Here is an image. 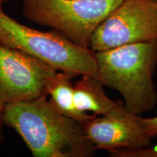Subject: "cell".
Listing matches in <instances>:
<instances>
[{"label":"cell","instance_id":"cell-9","mask_svg":"<svg viewBox=\"0 0 157 157\" xmlns=\"http://www.w3.org/2000/svg\"><path fill=\"white\" fill-rule=\"evenodd\" d=\"M71 78L63 72L57 71L48 79L45 91L63 114L82 124L93 115L82 113L76 109L74 103V84L71 82Z\"/></svg>","mask_w":157,"mask_h":157},{"label":"cell","instance_id":"cell-1","mask_svg":"<svg viewBox=\"0 0 157 157\" xmlns=\"http://www.w3.org/2000/svg\"><path fill=\"white\" fill-rule=\"evenodd\" d=\"M3 120L34 157H88L96 151L81 124L63 114L47 95L6 104Z\"/></svg>","mask_w":157,"mask_h":157},{"label":"cell","instance_id":"cell-4","mask_svg":"<svg viewBox=\"0 0 157 157\" xmlns=\"http://www.w3.org/2000/svg\"><path fill=\"white\" fill-rule=\"evenodd\" d=\"M124 0H23V15L90 48L96 29Z\"/></svg>","mask_w":157,"mask_h":157},{"label":"cell","instance_id":"cell-13","mask_svg":"<svg viewBox=\"0 0 157 157\" xmlns=\"http://www.w3.org/2000/svg\"><path fill=\"white\" fill-rule=\"evenodd\" d=\"M9 0H0V3H2L3 5V3L5 2H8Z\"/></svg>","mask_w":157,"mask_h":157},{"label":"cell","instance_id":"cell-7","mask_svg":"<svg viewBox=\"0 0 157 157\" xmlns=\"http://www.w3.org/2000/svg\"><path fill=\"white\" fill-rule=\"evenodd\" d=\"M81 124L96 150L134 151L151 145L140 116L130 112L121 101L105 114L93 115Z\"/></svg>","mask_w":157,"mask_h":157},{"label":"cell","instance_id":"cell-6","mask_svg":"<svg viewBox=\"0 0 157 157\" xmlns=\"http://www.w3.org/2000/svg\"><path fill=\"white\" fill-rule=\"evenodd\" d=\"M57 70L40 59L0 43V102L4 105L46 95Z\"/></svg>","mask_w":157,"mask_h":157},{"label":"cell","instance_id":"cell-8","mask_svg":"<svg viewBox=\"0 0 157 157\" xmlns=\"http://www.w3.org/2000/svg\"><path fill=\"white\" fill-rule=\"evenodd\" d=\"M103 82L97 76H82L74 84V103L78 111L95 116L105 114L117 104L108 97Z\"/></svg>","mask_w":157,"mask_h":157},{"label":"cell","instance_id":"cell-10","mask_svg":"<svg viewBox=\"0 0 157 157\" xmlns=\"http://www.w3.org/2000/svg\"><path fill=\"white\" fill-rule=\"evenodd\" d=\"M111 157H157V146H149L134 151L113 150L110 151Z\"/></svg>","mask_w":157,"mask_h":157},{"label":"cell","instance_id":"cell-11","mask_svg":"<svg viewBox=\"0 0 157 157\" xmlns=\"http://www.w3.org/2000/svg\"><path fill=\"white\" fill-rule=\"evenodd\" d=\"M140 122L143 128L150 137L157 135V116L151 118H143L140 117Z\"/></svg>","mask_w":157,"mask_h":157},{"label":"cell","instance_id":"cell-14","mask_svg":"<svg viewBox=\"0 0 157 157\" xmlns=\"http://www.w3.org/2000/svg\"><path fill=\"white\" fill-rule=\"evenodd\" d=\"M156 2H157V0H156Z\"/></svg>","mask_w":157,"mask_h":157},{"label":"cell","instance_id":"cell-5","mask_svg":"<svg viewBox=\"0 0 157 157\" xmlns=\"http://www.w3.org/2000/svg\"><path fill=\"white\" fill-rule=\"evenodd\" d=\"M157 40L156 0H124L94 33V52L123 45Z\"/></svg>","mask_w":157,"mask_h":157},{"label":"cell","instance_id":"cell-3","mask_svg":"<svg viewBox=\"0 0 157 157\" xmlns=\"http://www.w3.org/2000/svg\"><path fill=\"white\" fill-rule=\"evenodd\" d=\"M0 43L40 59L71 78L86 74L99 77L91 49L76 44L57 31H41L21 24L4 11L2 3Z\"/></svg>","mask_w":157,"mask_h":157},{"label":"cell","instance_id":"cell-2","mask_svg":"<svg viewBox=\"0 0 157 157\" xmlns=\"http://www.w3.org/2000/svg\"><path fill=\"white\" fill-rule=\"evenodd\" d=\"M95 55L100 78L105 86L120 93L130 112L140 116L154 109L157 40L123 45Z\"/></svg>","mask_w":157,"mask_h":157},{"label":"cell","instance_id":"cell-12","mask_svg":"<svg viewBox=\"0 0 157 157\" xmlns=\"http://www.w3.org/2000/svg\"><path fill=\"white\" fill-rule=\"evenodd\" d=\"M4 105L0 102V143L4 140V134H3V127L5 125L3 120V110H4Z\"/></svg>","mask_w":157,"mask_h":157}]
</instances>
